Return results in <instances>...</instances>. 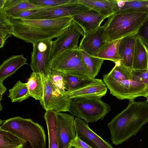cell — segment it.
Instances as JSON below:
<instances>
[{"mask_svg":"<svg viewBox=\"0 0 148 148\" xmlns=\"http://www.w3.org/2000/svg\"><path fill=\"white\" fill-rule=\"evenodd\" d=\"M147 94H148V85L146 87L145 95Z\"/></svg>","mask_w":148,"mask_h":148,"instance_id":"cell-39","label":"cell"},{"mask_svg":"<svg viewBox=\"0 0 148 148\" xmlns=\"http://www.w3.org/2000/svg\"><path fill=\"white\" fill-rule=\"evenodd\" d=\"M69 148H75L71 146Z\"/></svg>","mask_w":148,"mask_h":148,"instance_id":"cell-42","label":"cell"},{"mask_svg":"<svg viewBox=\"0 0 148 148\" xmlns=\"http://www.w3.org/2000/svg\"><path fill=\"white\" fill-rule=\"evenodd\" d=\"M50 68L64 73L88 76L87 68L78 49L63 53L51 62Z\"/></svg>","mask_w":148,"mask_h":148,"instance_id":"cell-8","label":"cell"},{"mask_svg":"<svg viewBox=\"0 0 148 148\" xmlns=\"http://www.w3.org/2000/svg\"><path fill=\"white\" fill-rule=\"evenodd\" d=\"M131 12L148 13V0H116L114 13Z\"/></svg>","mask_w":148,"mask_h":148,"instance_id":"cell-20","label":"cell"},{"mask_svg":"<svg viewBox=\"0 0 148 148\" xmlns=\"http://www.w3.org/2000/svg\"><path fill=\"white\" fill-rule=\"evenodd\" d=\"M121 39L108 42L94 56L113 61L114 63L120 60L119 47Z\"/></svg>","mask_w":148,"mask_h":148,"instance_id":"cell-26","label":"cell"},{"mask_svg":"<svg viewBox=\"0 0 148 148\" xmlns=\"http://www.w3.org/2000/svg\"><path fill=\"white\" fill-rule=\"evenodd\" d=\"M56 126L59 148H69L70 143L76 137L74 116L62 112H56Z\"/></svg>","mask_w":148,"mask_h":148,"instance_id":"cell-12","label":"cell"},{"mask_svg":"<svg viewBox=\"0 0 148 148\" xmlns=\"http://www.w3.org/2000/svg\"><path fill=\"white\" fill-rule=\"evenodd\" d=\"M74 124L76 136L92 148H114L89 127L88 123L76 117Z\"/></svg>","mask_w":148,"mask_h":148,"instance_id":"cell-13","label":"cell"},{"mask_svg":"<svg viewBox=\"0 0 148 148\" xmlns=\"http://www.w3.org/2000/svg\"><path fill=\"white\" fill-rule=\"evenodd\" d=\"M132 79L145 85H148V69L134 70L132 69Z\"/></svg>","mask_w":148,"mask_h":148,"instance_id":"cell-34","label":"cell"},{"mask_svg":"<svg viewBox=\"0 0 148 148\" xmlns=\"http://www.w3.org/2000/svg\"><path fill=\"white\" fill-rule=\"evenodd\" d=\"M56 112L46 111L44 115L48 131L49 148H59L56 126Z\"/></svg>","mask_w":148,"mask_h":148,"instance_id":"cell-22","label":"cell"},{"mask_svg":"<svg viewBox=\"0 0 148 148\" xmlns=\"http://www.w3.org/2000/svg\"><path fill=\"white\" fill-rule=\"evenodd\" d=\"M114 63L115 66L107 74L109 77L117 81L132 79V69L124 65L120 60Z\"/></svg>","mask_w":148,"mask_h":148,"instance_id":"cell-31","label":"cell"},{"mask_svg":"<svg viewBox=\"0 0 148 148\" xmlns=\"http://www.w3.org/2000/svg\"><path fill=\"white\" fill-rule=\"evenodd\" d=\"M41 7L30 3L29 0H5L3 7L7 14L10 16L22 11Z\"/></svg>","mask_w":148,"mask_h":148,"instance_id":"cell-23","label":"cell"},{"mask_svg":"<svg viewBox=\"0 0 148 148\" xmlns=\"http://www.w3.org/2000/svg\"><path fill=\"white\" fill-rule=\"evenodd\" d=\"M49 76L52 83L56 88L62 92H65L66 90L63 73L51 69Z\"/></svg>","mask_w":148,"mask_h":148,"instance_id":"cell-32","label":"cell"},{"mask_svg":"<svg viewBox=\"0 0 148 148\" xmlns=\"http://www.w3.org/2000/svg\"><path fill=\"white\" fill-rule=\"evenodd\" d=\"M6 90V87L4 86L3 81H0V101L2 100L3 94Z\"/></svg>","mask_w":148,"mask_h":148,"instance_id":"cell-38","label":"cell"},{"mask_svg":"<svg viewBox=\"0 0 148 148\" xmlns=\"http://www.w3.org/2000/svg\"><path fill=\"white\" fill-rule=\"evenodd\" d=\"M79 51L87 68L88 76L95 79L98 75L104 60L92 56L84 51Z\"/></svg>","mask_w":148,"mask_h":148,"instance_id":"cell-27","label":"cell"},{"mask_svg":"<svg viewBox=\"0 0 148 148\" xmlns=\"http://www.w3.org/2000/svg\"><path fill=\"white\" fill-rule=\"evenodd\" d=\"M101 79H95L92 83L81 88L65 92L71 98L82 97H98L101 98L105 96L107 88Z\"/></svg>","mask_w":148,"mask_h":148,"instance_id":"cell-16","label":"cell"},{"mask_svg":"<svg viewBox=\"0 0 148 148\" xmlns=\"http://www.w3.org/2000/svg\"><path fill=\"white\" fill-rule=\"evenodd\" d=\"M9 17L12 35L32 44L57 38L68 29L73 21L69 16L45 19Z\"/></svg>","mask_w":148,"mask_h":148,"instance_id":"cell-1","label":"cell"},{"mask_svg":"<svg viewBox=\"0 0 148 148\" xmlns=\"http://www.w3.org/2000/svg\"><path fill=\"white\" fill-rule=\"evenodd\" d=\"M136 34L125 36L121 39L119 47L120 61L125 66L132 69L136 44Z\"/></svg>","mask_w":148,"mask_h":148,"instance_id":"cell-17","label":"cell"},{"mask_svg":"<svg viewBox=\"0 0 148 148\" xmlns=\"http://www.w3.org/2000/svg\"><path fill=\"white\" fill-rule=\"evenodd\" d=\"M5 121L3 120H2L1 119L0 120V125H1V124H2Z\"/></svg>","mask_w":148,"mask_h":148,"instance_id":"cell-40","label":"cell"},{"mask_svg":"<svg viewBox=\"0 0 148 148\" xmlns=\"http://www.w3.org/2000/svg\"><path fill=\"white\" fill-rule=\"evenodd\" d=\"M77 0H29L31 3L41 7H52L74 3Z\"/></svg>","mask_w":148,"mask_h":148,"instance_id":"cell-33","label":"cell"},{"mask_svg":"<svg viewBox=\"0 0 148 148\" xmlns=\"http://www.w3.org/2000/svg\"><path fill=\"white\" fill-rule=\"evenodd\" d=\"M103 26L107 42L118 40L127 36L136 34L148 18V13L131 12L114 13Z\"/></svg>","mask_w":148,"mask_h":148,"instance_id":"cell-3","label":"cell"},{"mask_svg":"<svg viewBox=\"0 0 148 148\" xmlns=\"http://www.w3.org/2000/svg\"><path fill=\"white\" fill-rule=\"evenodd\" d=\"M148 122V101L129 100L127 107L108 124L112 143L121 144L136 135Z\"/></svg>","mask_w":148,"mask_h":148,"instance_id":"cell-2","label":"cell"},{"mask_svg":"<svg viewBox=\"0 0 148 148\" xmlns=\"http://www.w3.org/2000/svg\"><path fill=\"white\" fill-rule=\"evenodd\" d=\"M77 1L63 5L52 7H42L36 9V12L25 18L29 19H50L60 17H72L89 10Z\"/></svg>","mask_w":148,"mask_h":148,"instance_id":"cell-11","label":"cell"},{"mask_svg":"<svg viewBox=\"0 0 148 148\" xmlns=\"http://www.w3.org/2000/svg\"><path fill=\"white\" fill-rule=\"evenodd\" d=\"M8 97L13 102H20L30 97L27 83L18 81L13 87L9 90Z\"/></svg>","mask_w":148,"mask_h":148,"instance_id":"cell-30","label":"cell"},{"mask_svg":"<svg viewBox=\"0 0 148 148\" xmlns=\"http://www.w3.org/2000/svg\"><path fill=\"white\" fill-rule=\"evenodd\" d=\"M67 91H71L83 88L92 83L95 79L88 76H81L70 73H64Z\"/></svg>","mask_w":148,"mask_h":148,"instance_id":"cell-25","label":"cell"},{"mask_svg":"<svg viewBox=\"0 0 148 148\" xmlns=\"http://www.w3.org/2000/svg\"><path fill=\"white\" fill-rule=\"evenodd\" d=\"M101 98L91 97L71 98L69 112L87 123L103 119L110 111L111 107Z\"/></svg>","mask_w":148,"mask_h":148,"instance_id":"cell-5","label":"cell"},{"mask_svg":"<svg viewBox=\"0 0 148 148\" xmlns=\"http://www.w3.org/2000/svg\"><path fill=\"white\" fill-rule=\"evenodd\" d=\"M103 81L109 89L110 94L117 99L123 100L134 99L145 95L146 86L132 79L117 81L109 77L107 74L103 76Z\"/></svg>","mask_w":148,"mask_h":148,"instance_id":"cell-7","label":"cell"},{"mask_svg":"<svg viewBox=\"0 0 148 148\" xmlns=\"http://www.w3.org/2000/svg\"><path fill=\"white\" fill-rule=\"evenodd\" d=\"M25 143L11 132L0 129V148H23Z\"/></svg>","mask_w":148,"mask_h":148,"instance_id":"cell-29","label":"cell"},{"mask_svg":"<svg viewBox=\"0 0 148 148\" xmlns=\"http://www.w3.org/2000/svg\"><path fill=\"white\" fill-rule=\"evenodd\" d=\"M69 145L75 148H92L77 136L71 141Z\"/></svg>","mask_w":148,"mask_h":148,"instance_id":"cell-36","label":"cell"},{"mask_svg":"<svg viewBox=\"0 0 148 148\" xmlns=\"http://www.w3.org/2000/svg\"><path fill=\"white\" fill-rule=\"evenodd\" d=\"M52 40L38 41L32 44L30 66L33 72L49 75Z\"/></svg>","mask_w":148,"mask_h":148,"instance_id":"cell-10","label":"cell"},{"mask_svg":"<svg viewBox=\"0 0 148 148\" xmlns=\"http://www.w3.org/2000/svg\"><path fill=\"white\" fill-rule=\"evenodd\" d=\"M30 97L40 101L43 95L42 78L40 73L33 72L27 82Z\"/></svg>","mask_w":148,"mask_h":148,"instance_id":"cell-24","label":"cell"},{"mask_svg":"<svg viewBox=\"0 0 148 148\" xmlns=\"http://www.w3.org/2000/svg\"><path fill=\"white\" fill-rule=\"evenodd\" d=\"M41 74L43 87V95L40 103L46 111L69 112L71 99L66 92L60 91L52 83L49 76Z\"/></svg>","mask_w":148,"mask_h":148,"instance_id":"cell-6","label":"cell"},{"mask_svg":"<svg viewBox=\"0 0 148 148\" xmlns=\"http://www.w3.org/2000/svg\"><path fill=\"white\" fill-rule=\"evenodd\" d=\"M103 26H100L94 31L84 34L81 40L78 49L94 56L107 43L103 35Z\"/></svg>","mask_w":148,"mask_h":148,"instance_id":"cell-14","label":"cell"},{"mask_svg":"<svg viewBox=\"0 0 148 148\" xmlns=\"http://www.w3.org/2000/svg\"><path fill=\"white\" fill-rule=\"evenodd\" d=\"M36 9L25 10L9 16L14 18H25L35 13L36 12Z\"/></svg>","mask_w":148,"mask_h":148,"instance_id":"cell-37","label":"cell"},{"mask_svg":"<svg viewBox=\"0 0 148 148\" xmlns=\"http://www.w3.org/2000/svg\"><path fill=\"white\" fill-rule=\"evenodd\" d=\"M132 69L134 70L148 69V51L140 38L136 36Z\"/></svg>","mask_w":148,"mask_h":148,"instance_id":"cell-21","label":"cell"},{"mask_svg":"<svg viewBox=\"0 0 148 148\" xmlns=\"http://www.w3.org/2000/svg\"><path fill=\"white\" fill-rule=\"evenodd\" d=\"M144 97L146 98V101H148V94L145 95Z\"/></svg>","mask_w":148,"mask_h":148,"instance_id":"cell-41","label":"cell"},{"mask_svg":"<svg viewBox=\"0 0 148 148\" xmlns=\"http://www.w3.org/2000/svg\"><path fill=\"white\" fill-rule=\"evenodd\" d=\"M77 1L106 18L114 13L116 4V0H77Z\"/></svg>","mask_w":148,"mask_h":148,"instance_id":"cell-19","label":"cell"},{"mask_svg":"<svg viewBox=\"0 0 148 148\" xmlns=\"http://www.w3.org/2000/svg\"><path fill=\"white\" fill-rule=\"evenodd\" d=\"M73 21L82 29L84 34L92 32L100 26L106 18L99 13L89 9L72 17Z\"/></svg>","mask_w":148,"mask_h":148,"instance_id":"cell-15","label":"cell"},{"mask_svg":"<svg viewBox=\"0 0 148 148\" xmlns=\"http://www.w3.org/2000/svg\"><path fill=\"white\" fill-rule=\"evenodd\" d=\"M0 129L11 132L25 142L23 148H46L42 126L30 119L15 116L5 121Z\"/></svg>","mask_w":148,"mask_h":148,"instance_id":"cell-4","label":"cell"},{"mask_svg":"<svg viewBox=\"0 0 148 148\" xmlns=\"http://www.w3.org/2000/svg\"><path fill=\"white\" fill-rule=\"evenodd\" d=\"M27 59L23 54L12 56L3 62L0 66V81H3L25 64Z\"/></svg>","mask_w":148,"mask_h":148,"instance_id":"cell-18","label":"cell"},{"mask_svg":"<svg viewBox=\"0 0 148 148\" xmlns=\"http://www.w3.org/2000/svg\"><path fill=\"white\" fill-rule=\"evenodd\" d=\"M81 35L83 37L84 36L83 30L73 20L68 29L53 41L51 63L65 51L77 49L79 39Z\"/></svg>","mask_w":148,"mask_h":148,"instance_id":"cell-9","label":"cell"},{"mask_svg":"<svg viewBox=\"0 0 148 148\" xmlns=\"http://www.w3.org/2000/svg\"><path fill=\"white\" fill-rule=\"evenodd\" d=\"M12 26L9 16L3 9L0 7V48L4 46L6 40L12 35Z\"/></svg>","mask_w":148,"mask_h":148,"instance_id":"cell-28","label":"cell"},{"mask_svg":"<svg viewBox=\"0 0 148 148\" xmlns=\"http://www.w3.org/2000/svg\"><path fill=\"white\" fill-rule=\"evenodd\" d=\"M148 51V18L140 27L136 34Z\"/></svg>","mask_w":148,"mask_h":148,"instance_id":"cell-35","label":"cell"}]
</instances>
